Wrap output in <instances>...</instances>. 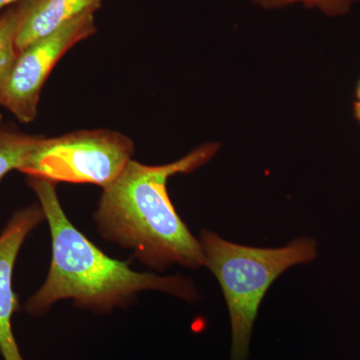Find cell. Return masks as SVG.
Segmentation results:
<instances>
[{
	"instance_id": "cell-1",
	"label": "cell",
	"mask_w": 360,
	"mask_h": 360,
	"mask_svg": "<svg viewBox=\"0 0 360 360\" xmlns=\"http://www.w3.org/2000/svg\"><path fill=\"white\" fill-rule=\"evenodd\" d=\"M206 143L163 165L131 160L120 176L103 188L94 213L96 227L106 240L132 251L149 269L163 271L172 265L205 266L200 241L182 221L167 191V181L208 162L219 150Z\"/></svg>"
},
{
	"instance_id": "cell-2",
	"label": "cell",
	"mask_w": 360,
	"mask_h": 360,
	"mask_svg": "<svg viewBox=\"0 0 360 360\" xmlns=\"http://www.w3.org/2000/svg\"><path fill=\"white\" fill-rule=\"evenodd\" d=\"M28 184L49 222L52 248L46 279L26 302L28 314H44L54 303L66 300L82 309L106 314L148 290L186 302L198 300V291L189 279L134 271L127 262L113 259L99 250L68 219L59 201L58 184L37 177H30Z\"/></svg>"
},
{
	"instance_id": "cell-3",
	"label": "cell",
	"mask_w": 360,
	"mask_h": 360,
	"mask_svg": "<svg viewBox=\"0 0 360 360\" xmlns=\"http://www.w3.org/2000/svg\"><path fill=\"white\" fill-rule=\"evenodd\" d=\"M205 266L217 277L229 307L232 331L231 360H248L253 324L270 285L285 270L316 257L312 239L298 238L281 248H250L203 231Z\"/></svg>"
},
{
	"instance_id": "cell-4",
	"label": "cell",
	"mask_w": 360,
	"mask_h": 360,
	"mask_svg": "<svg viewBox=\"0 0 360 360\" xmlns=\"http://www.w3.org/2000/svg\"><path fill=\"white\" fill-rule=\"evenodd\" d=\"M134 141L110 129L78 130L60 136L42 137L20 172L37 177L105 188L132 160Z\"/></svg>"
},
{
	"instance_id": "cell-5",
	"label": "cell",
	"mask_w": 360,
	"mask_h": 360,
	"mask_svg": "<svg viewBox=\"0 0 360 360\" xmlns=\"http://www.w3.org/2000/svg\"><path fill=\"white\" fill-rule=\"evenodd\" d=\"M96 32L94 14H85L18 52L0 105L20 122H32L37 118L42 87L52 70L66 52Z\"/></svg>"
},
{
	"instance_id": "cell-6",
	"label": "cell",
	"mask_w": 360,
	"mask_h": 360,
	"mask_svg": "<svg viewBox=\"0 0 360 360\" xmlns=\"http://www.w3.org/2000/svg\"><path fill=\"white\" fill-rule=\"evenodd\" d=\"M44 219L39 205L23 208L11 217L0 234V352L4 360H25L11 323L18 307L13 288V269L25 238Z\"/></svg>"
},
{
	"instance_id": "cell-7",
	"label": "cell",
	"mask_w": 360,
	"mask_h": 360,
	"mask_svg": "<svg viewBox=\"0 0 360 360\" xmlns=\"http://www.w3.org/2000/svg\"><path fill=\"white\" fill-rule=\"evenodd\" d=\"M103 0H30V11L21 25L16 49L20 52L51 34L71 20L94 14Z\"/></svg>"
},
{
	"instance_id": "cell-8",
	"label": "cell",
	"mask_w": 360,
	"mask_h": 360,
	"mask_svg": "<svg viewBox=\"0 0 360 360\" xmlns=\"http://www.w3.org/2000/svg\"><path fill=\"white\" fill-rule=\"evenodd\" d=\"M30 7V0H23L0 15V99L18 56L16 37Z\"/></svg>"
},
{
	"instance_id": "cell-9",
	"label": "cell",
	"mask_w": 360,
	"mask_h": 360,
	"mask_svg": "<svg viewBox=\"0 0 360 360\" xmlns=\"http://www.w3.org/2000/svg\"><path fill=\"white\" fill-rule=\"evenodd\" d=\"M42 137L0 129V180L11 170H20Z\"/></svg>"
},
{
	"instance_id": "cell-10",
	"label": "cell",
	"mask_w": 360,
	"mask_h": 360,
	"mask_svg": "<svg viewBox=\"0 0 360 360\" xmlns=\"http://www.w3.org/2000/svg\"><path fill=\"white\" fill-rule=\"evenodd\" d=\"M264 8H278L300 2L310 8H317L329 16L345 15L359 0H255Z\"/></svg>"
},
{
	"instance_id": "cell-11",
	"label": "cell",
	"mask_w": 360,
	"mask_h": 360,
	"mask_svg": "<svg viewBox=\"0 0 360 360\" xmlns=\"http://www.w3.org/2000/svg\"><path fill=\"white\" fill-rule=\"evenodd\" d=\"M354 115L360 123V80L356 89V101L354 103Z\"/></svg>"
},
{
	"instance_id": "cell-12",
	"label": "cell",
	"mask_w": 360,
	"mask_h": 360,
	"mask_svg": "<svg viewBox=\"0 0 360 360\" xmlns=\"http://www.w3.org/2000/svg\"><path fill=\"white\" fill-rule=\"evenodd\" d=\"M21 1H23V0H0V15H1L4 9L9 8V7L15 6Z\"/></svg>"
},
{
	"instance_id": "cell-13",
	"label": "cell",
	"mask_w": 360,
	"mask_h": 360,
	"mask_svg": "<svg viewBox=\"0 0 360 360\" xmlns=\"http://www.w3.org/2000/svg\"><path fill=\"white\" fill-rule=\"evenodd\" d=\"M1 118H2V116H1V115H0V122H1Z\"/></svg>"
}]
</instances>
